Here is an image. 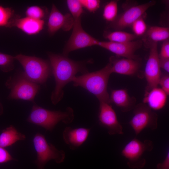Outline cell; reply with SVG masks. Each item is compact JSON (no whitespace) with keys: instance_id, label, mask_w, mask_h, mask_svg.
Returning a JSON list of instances; mask_svg holds the SVG:
<instances>
[{"instance_id":"4fadbf2b","label":"cell","mask_w":169,"mask_h":169,"mask_svg":"<svg viewBox=\"0 0 169 169\" xmlns=\"http://www.w3.org/2000/svg\"><path fill=\"white\" fill-rule=\"evenodd\" d=\"M142 45V42L141 40L133 41L125 43L99 41L97 46L110 51L117 56L138 59L135 53L141 47Z\"/></svg>"},{"instance_id":"e0dca14e","label":"cell","mask_w":169,"mask_h":169,"mask_svg":"<svg viewBox=\"0 0 169 169\" xmlns=\"http://www.w3.org/2000/svg\"><path fill=\"white\" fill-rule=\"evenodd\" d=\"M110 103H112L123 112L133 109L136 105V100L130 96L126 89L112 90L110 95Z\"/></svg>"},{"instance_id":"cb8c5ba5","label":"cell","mask_w":169,"mask_h":169,"mask_svg":"<svg viewBox=\"0 0 169 169\" xmlns=\"http://www.w3.org/2000/svg\"><path fill=\"white\" fill-rule=\"evenodd\" d=\"M118 7L117 2L115 1H111L107 3L105 6L103 16L107 21L113 22L117 17Z\"/></svg>"},{"instance_id":"7a4b0ae2","label":"cell","mask_w":169,"mask_h":169,"mask_svg":"<svg viewBox=\"0 0 169 169\" xmlns=\"http://www.w3.org/2000/svg\"><path fill=\"white\" fill-rule=\"evenodd\" d=\"M109 63L102 69L93 72H88L79 76H75L71 81L75 87L80 86L94 95L100 102L110 103L107 91L108 80L111 74Z\"/></svg>"},{"instance_id":"52a82bcc","label":"cell","mask_w":169,"mask_h":169,"mask_svg":"<svg viewBox=\"0 0 169 169\" xmlns=\"http://www.w3.org/2000/svg\"><path fill=\"white\" fill-rule=\"evenodd\" d=\"M133 110L134 115L129 123L136 135L145 129L152 130L157 129L158 115L147 105L139 103L136 105Z\"/></svg>"},{"instance_id":"5bb4252c","label":"cell","mask_w":169,"mask_h":169,"mask_svg":"<svg viewBox=\"0 0 169 169\" xmlns=\"http://www.w3.org/2000/svg\"><path fill=\"white\" fill-rule=\"evenodd\" d=\"M74 23V19L70 14H63L53 4L48 23L50 34H54L61 28L65 31H69L73 28Z\"/></svg>"},{"instance_id":"f1b7e54d","label":"cell","mask_w":169,"mask_h":169,"mask_svg":"<svg viewBox=\"0 0 169 169\" xmlns=\"http://www.w3.org/2000/svg\"><path fill=\"white\" fill-rule=\"evenodd\" d=\"M83 8L91 13H95L100 7V1L99 0H79Z\"/></svg>"},{"instance_id":"9a60e30c","label":"cell","mask_w":169,"mask_h":169,"mask_svg":"<svg viewBox=\"0 0 169 169\" xmlns=\"http://www.w3.org/2000/svg\"><path fill=\"white\" fill-rule=\"evenodd\" d=\"M109 63L112 73L130 76L137 74L140 67L138 59L125 58L120 59L112 56L110 58Z\"/></svg>"},{"instance_id":"2e32d148","label":"cell","mask_w":169,"mask_h":169,"mask_svg":"<svg viewBox=\"0 0 169 169\" xmlns=\"http://www.w3.org/2000/svg\"><path fill=\"white\" fill-rule=\"evenodd\" d=\"M90 130L91 128L84 127H66L63 132V140L70 149L76 150L86 141Z\"/></svg>"},{"instance_id":"ba28073f","label":"cell","mask_w":169,"mask_h":169,"mask_svg":"<svg viewBox=\"0 0 169 169\" xmlns=\"http://www.w3.org/2000/svg\"><path fill=\"white\" fill-rule=\"evenodd\" d=\"M6 84L11 90L8 96L11 99L33 101L40 88L38 84L28 79L23 74L14 81L8 80Z\"/></svg>"},{"instance_id":"83f0119b","label":"cell","mask_w":169,"mask_h":169,"mask_svg":"<svg viewBox=\"0 0 169 169\" xmlns=\"http://www.w3.org/2000/svg\"><path fill=\"white\" fill-rule=\"evenodd\" d=\"M131 26L134 34L136 36L142 35L147 29L146 24L142 17L136 20Z\"/></svg>"},{"instance_id":"d6986e66","label":"cell","mask_w":169,"mask_h":169,"mask_svg":"<svg viewBox=\"0 0 169 169\" xmlns=\"http://www.w3.org/2000/svg\"><path fill=\"white\" fill-rule=\"evenodd\" d=\"M44 24L43 20H38L26 17L17 18L13 26H16L25 33L29 35L36 34L43 29Z\"/></svg>"},{"instance_id":"8992f818","label":"cell","mask_w":169,"mask_h":169,"mask_svg":"<svg viewBox=\"0 0 169 169\" xmlns=\"http://www.w3.org/2000/svg\"><path fill=\"white\" fill-rule=\"evenodd\" d=\"M153 142L150 140L141 141L134 138L124 147L121 155L128 160L127 165L133 169H141L146 163V160L142 156L145 151H150L153 148Z\"/></svg>"},{"instance_id":"836d02e7","label":"cell","mask_w":169,"mask_h":169,"mask_svg":"<svg viewBox=\"0 0 169 169\" xmlns=\"http://www.w3.org/2000/svg\"><path fill=\"white\" fill-rule=\"evenodd\" d=\"M159 62L160 68L168 73L169 72V58H159Z\"/></svg>"},{"instance_id":"7402d4cb","label":"cell","mask_w":169,"mask_h":169,"mask_svg":"<svg viewBox=\"0 0 169 169\" xmlns=\"http://www.w3.org/2000/svg\"><path fill=\"white\" fill-rule=\"evenodd\" d=\"M104 37L110 41L118 43L130 42L137 38L134 34L120 31L106 33Z\"/></svg>"},{"instance_id":"6da1fadb","label":"cell","mask_w":169,"mask_h":169,"mask_svg":"<svg viewBox=\"0 0 169 169\" xmlns=\"http://www.w3.org/2000/svg\"><path fill=\"white\" fill-rule=\"evenodd\" d=\"M51 66L55 81V87L51 96L52 103L56 105L62 99L63 89L79 72H87L84 64L74 61L67 56L49 53Z\"/></svg>"},{"instance_id":"1f68e13d","label":"cell","mask_w":169,"mask_h":169,"mask_svg":"<svg viewBox=\"0 0 169 169\" xmlns=\"http://www.w3.org/2000/svg\"><path fill=\"white\" fill-rule=\"evenodd\" d=\"M159 57L160 58H169V41L167 39L165 41L161 46Z\"/></svg>"},{"instance_id":"5b68a950","label":"cell","mask_w":169,"mask_h":169,"mask_svg":"<svg viewBox=\"0 0 169 169\" xmlns=\"http://www.w3.org/2000/svg\"><path fill=\"white\" fill-rule=\"evenodd\" d=\"M33 142L37 157L35 161L38 169H44L49 161L54 160L56 163L63 162L65 154L62 150H59L53 145L49 143L44 135L37 133L34 136Z\"/></svg>"},{"instance_id":"d6a6232c","label":"cell","mask_w":169,"mask_h":169,"mask_svg":"<svg viewBox=\"0 0 169 169\" xmlns=\"http://www.w3.org/2000/svg\"><path fill=\"white\" fill-rule=\"evenodd\" d=\"M157 169H169V152H167L163 161L158 163L156 166Z\"/></svg>"},{"instance_id":"f546056e","label":"cell","mask_w":169,"mask_h":169,"mask_svg":"<svg viewBox=\"0 0 169 169\" xmlns=\"http://www.w3.org/2000/svg\"><path fill=\"white\" fill-rule=\"evenodd\" d=\"M159 84L161 88L166 93L167 95L169 94V76L168 74H162L159 80Z\"/></svg>"},{"instance_id":"484cf974","label":"cell","mask_w":169,"mask_h":169,"mask_svg":"<svg viewBox=\"0 0 169 169\" xmlns=\"http://www.w3.org/2000/svg\"><path fill=\"white\" fill-rule=\"evenodd\" d=\"M15 60L14 56L0 53V67L4 72H8L14 68L13 62Z\"/></svg>"},{"instance_id":"e575fe53","label":"cell","mask_w":169,"mask_h":169,"mask_svg":"<svg viewBox=\"0 0 169 169\" xmlns=\"http://www.w3.org/2000/svg\"><path fill=\"white\" fill-rule=\"evenodd\" d=\"M3 112V106L0 103V115H1Z\"/></svg>"},{"instance_id":"4dcf8cb0","label":"cell","mask_w":169,"mask_h":169,"mask_svg":"<svg viewBox=\"0 0 169 169\" xmlns=\"http://www.w3.org/2000/svg\"><path fill=\"white\" fill-rule=\"evenodd\" d=\"M14 160L7 150L0 146V164L6 163Z\"/></svg>"},{"instance_id":"30bf717a","label":"cell","mask_w":169,"mask_h":169,"mask_svg":"<svg viewBox=\"0 0 169 169\" xmlns=\"http://www.w3.org/2000/svg\"><path fill=\"white\" fill-rule=\"evenodd\" d=\"M150 52L145 69V76L147 82L146 91L157 87L161 75L158 52L157 43L149 42Z\"/></svg>"},{"instance_id":"44dd1931","label":"cell","mask_w":169,"mask_h":169,"mask_svg":"<svg viewBox=\"0 0 169 169\" xmlns=\"http://www.w3.org/2000/svg\"><path fill=\"white\" fill-rule=\"evenodd\" d=\"M146 34L149 42L157 43L168 39L169 29L167 27L152 26L148 29Z\"/></svg>"},{"instance_id":"3957f363","label":"cell","mask_w":169,"mask_h":169,"mask_svg":"<svg viewBox=\"0 0 169 169\" xmlns=\"http://www.w3.org/2000/svg\"><path fill=\"white\" fill-rule=\"evenodd\" d=\"M74 118V111L70 107H67L65 111H61L48 110L34 105L27 120L52 131L58 123L62 121L69 124L72 122Z\"/></svg>"},{"instance_id":"277c9868","label":"cell","mask_w":169,"mask_h":169,"mask_svg":"<svg viewBox=\"0 0 169 169\" xmlns=\"http://www.w3.org/2000/svg\"><path fill=\"white\" fill-rule=\"evenodd\" d=\"M24 69V76L37 84L45 83L50 76V67L46 61L39 58L19 54L14 56Z\"/></svg>"},{"instance_id":"9c48e42d","label":"cell","mask_w":169,"mask_h":169,"mask_svg":"<svg viewBox=\"0 0 169 169\" xmlns=\"http://www.w3.org/2000/svg\"><path fill=\"white\" fill-rule=\"evenodd\" d=\"M81 18L74 19L71 34L64 49V55L67 56L71 52L94 45L99 40L86 32L81 24Z\"/></svg>"},{"instance_id":"8fae6325","label":"cell","mask_w":169,"mask_h":169,"mask_svg":"<svg viewBox=\"0 0 169 169\" xmlns=\"http://www.w3.org/2000/svg\"><path fill=\"white\" fill-rule=\"evenodd\" d=\"M98 118L100 125L107 130L109 135L123 134V127L110 103L100 102Z\"/></svg>"},{"instance_id":"7c38bea8","label":"cell","mask_w":169,"mask_h":169,"mask_svg":"<svg viewBox=\"0 0 169 169\" xmlns=\"http://www.w3.org/2000/svg\"><path fill=\"white\" fill-rule=\"evenodd\" d=\"M155 4L152 1L141 5L132 6L126 10L111 23V26L114 29L120 30L130 26L137 19L142 17L145 12Z\"/></svg>"},{"instance_id":"603a6c76","label":"cell","mask_w":169,"mask_h":169,"mask_svg":"<svg viewBox=\"0 0 169 169\" xmlns=\"http://www.w3.org/2000/svg\"><path fill=\"white\" fill-rule=\"evenodd\" d=\"M14 11L11 8L0 6V27L13 26L14 21Z\"/></svg>"},{"instance_id":"4316f807","label":"cell","mask_w":169,"mask_h":169,"mask_svg":"<svg viewBox=\"0 0 169 169\" xmlns=\"http://www.w3.org/2000/svg\"><path fill=\"white\" fill-rule=\"evenodd\" d=\"M25 13L27 17L38 20H42L45 15L44 10L37 6L28 7Z\"/></svg>"},{"instance_id":"ffe728a7","label":"cell","mask_w":169,"mask_h":169,"mask_svg":"<svg viewBox=\"0 0 169 169\" xmlns=\"http://www.w3.org/2000/svg\"><path fill=\"white\" fill-rule=\"evenodd\" d=\"M26 138L24 134L18 132L14 126L11 125L3 130L0 134V146L4 148L18 141L24 140Z\"/></svg>"},{"instance_id":"ac0fdd59","label":"cell","mask_w":169,"mask_h":169,"mask_svg":"<svg viewBox=\"0 0 169 169\" xmlns=\"http://www.w3.org/2000/svg\"><path fill=\"white\" fill-rule=\"evenodd\" d=\"M167 96L161 88L157 87L149 91H145L143 103L153 110H160L165 105Z\"/></svg>"},{"instance_id":"d4e9b609","label":"cell","mask_w":169,"mask_h":169,"mask_svg":"<svg viewBox=\"0 0 169 169\" xmlns=\"http://www.w3.org/2000/svg\"><path fill=\"white\" fill-rule=\"evenodd\" d=\"M67 4L74 19L80 18L83 12V7L79 0H68Z\"/></svg>"}]
</instances>
